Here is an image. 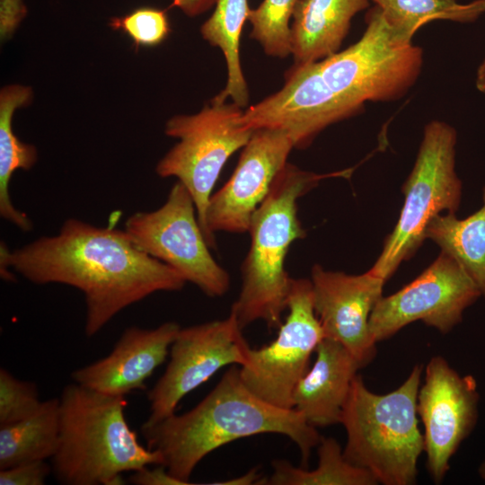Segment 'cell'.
<instances>
[{
    "instance_id": "obj_1",
    "label": "cell",
    "mask_w": 485,
    "mask_h": 485,
    "mask_svg": "<svg viewBox=\"0 0 485 485\" xmlns=\"http://www.w3.org/2000/svg\"><path fill=\"white\" fill-rule=\"evenodd\" d=\"M366 21L361 38L346 49L290 67L279 91L243 110L242 124L282 130L302 149L327 127L358 114L366 101L402 98L420 75L423 50L399 43L378 6Z\"/></svg>"
},
{
    "instance_id": "obj_2",
    "label": "cell",
    "mask_w": 485,
    "mask_h": 485,
    "mask_svg": "<svg viewBox=\"0 0 485 485\" xmlns=\"http://www.w3.org/2000/svg\"><path fill=\"white\" fill-rule=\"evenodd\" d=\"M1 278L13 269L38 284H63L84 295L87 337L116 314L150 295L181 290L187 283L172 267L140 250L125 230L66 219L58 233L11 251L1 242Z\"/></svg>"
},
{
    "instance_id": "obj_3",
    "label": "cell",
    "mask_w": 485,
    "mask_h": 485,
    "mask_svg": "<svg viewBox=\"0 0 485 485\" xmlns=\"http://www.w3.org/2000/svg\"><path fill=\"white\" fill-rule=\"evenodd\" d=\"M147 447L162 456V465L186 484L201 460L214 450L240 438L274 433L290 438L304 465L321 436L302 413L261 400L249 391L233 366L215 388L189 411L140 428Z\"/></svg>"
},
{
    "instance_id": "obj_4",
    "label": "cell",
    "mask_w": 485,
    "mask_h": 485,
    "mask_svg": "<svg viewBox=\"0 0 485 485\" xmlns=\"http://www.w3.org/2000/svg\"><path fill=\"white\" fill-rule=\"evenodd\" d=\"M124 396L76 383L59 398V442L52 474L66 485H121L122 473L162 464L156 450L143 446L126 419Z\"/></svg>"
},
{
    "instance_id": "obj_5",
    "label": "cell",
    "mask_w": 485,
    "mask_h": 485,
    "mask_svg": "<svg viewBox=\"0 0 485 485\" xmlns=\"http://www.w3.org/2000/svg\"><path fill=\"white\" fill-rule=\"evenodd\" d=\"M348 173L350 170L318 174L288 163L279 172L248 230L251 245L241 268V290L231 308L242 329L260 320L270 330L280 327L292 278L285 269L286 258L292 243L306 235L297 200L322 180Z\"/></svg>"
},
{
    "instance_id": "obj_6",
    "label": "cell",
    "mask_w": 485,
    "mask_h": 485,
    "mask_svg": "<svg viewBox=\"0 0 485 485\" xmlns=\"http://www.w3.org/2000/svg\"><path fill=\"white\" fill-rule=\"evenodd\" d=\"M422 372V366H414L397 389L384 394L371 392L358 374L353 380L340 417L347 433L343 454L378 483L417 481L418 461L424 452L417 410Z\"/></svg>"
},
{
    "instance_id": "obj_7",
    "label": "cell",
    "mask_w": 485,
    "mask_h": 485,
    "mask_svg": "<svg viewBox=\"0 0 485 485\" xmlns=\"http://www.w3.org/2000/svg\"><path fill=\"white\" fill-rule=\"evenodd\" d=\"M456 142V130L446 122L432 120L425 126L413 168L401 187L400 216L369 269L384 280L416 253L436 216L455 214L460 207L463 185L455 172Z\"/></svg>"
},
{
    "instance_id": "obj_8",
    "label": "cell",
    "mask_w": 485,
    "mask_h": 485,
    "mask_svg": "<svg viewBox=\"0 0 485 485\" xmlns=\"http://www.w3.org/2000/svg\"><path fill=\"white\" fill-rule=\"evenodd\" d=\"M242 114L236 103L215 96L199 112L175 115L165 124V135L178 142L158 162L155 172L177 178L189 190L209 247L206 215L213 188L227 160L243 148L254 131L242 124Z\"/></svg>"
},
{
    "instance_id": "obj_9",
    "label": "cell",
    "mask_w": 485,
    "mask_h": 485,
    "mask_svg": "<svg viewBox=\"0 0 485 485\" xmlns=\"http://www.w3.org/2000/svg\"><path fill=\"white\" fill-rule=\"evenodd\" d=\"M124 230L143 251L175 269L186 282L216 297L230 287V276L213 258L199 225L194 200L180 181L157 209L136 212Z\"/></svg>"
},
{
    "instance_id": "obj_10",
    "label": "cell",
    "mask_w": 485,
    "mask_h": 485,
    "mask_svg": "<svg viewBox=\"0 0 485 485\" xmlns=\"http://www.w3.org/2000/svg\"><path fill=\"white\" fill-rule=\"evenodd\" d=\"M287 309L288 314L277 338L260 348H251L240 376L257 397L279 408L293 409L294 390L325 337L314 312L311 279L291 278Z\"/></svg>"
},
{
    "instance_id": "obj_11",
    "label": "cell",
    "mask_w": 485,
    "mask_h": 485,
    "mask_svg": "<svg viewBox=\"0 0 485 485\" xmlns=\"http://www.w3.org/2000/svg\"><path fill=\"white\" fill-rule=\"evenodd\" d=\"M480 296L460 264L441 251L410 283L378 300L369 319L371 335L377 343L417 321L445 334L462 322L463 312Z\"/></svg>"
},
{
    "instance_id": "obj_12",
    "label": "cell",
    "mask_w": 485,
    "mask_h": 485,
    "mask_svg": "<svg viewBox=\"0 0 485 485\" xmlns=\"http://www.w3.org/2000/svg\"><path fill=\"white\" fill-rule=\"evenodd\" d=\"M234 313L224 320L180 329L170 348L163 375L148 392L150 415L156 423L175 413L181 400L221 368L245 365L251 347Z\"/></svg>"
},
{
    "instance_id": "obj_13",
    "label": "cell",
    "mask_w": 485,
    "mask_h": 485,
    "mask_svg": "<svg viewBox=\"0 0 485 485\" xmlns=\"http://www.w3.org/2000/svg\"><path fill=\"white\" fill-rule=\"evenodd\" d=\"M479 399L474 377L461 375L441 356L429 359L417 410L424 427L427 469L435 483L444 481L451 458L473 430Z\"/></svg>"
},
{
    "instance_id": "obj_14",
    "label": "cell",
    "mask_w": 485,
    "mask_h": 485,
    "mask_svg": "<svg viewBox=\"0 0 485 485\" xmlns=\"http://www.w3.org/2000/svg\"><path fill=\"white\" fill-rule=\"evenodd\" d=\"M295 148L284 131L260 128L243 146L237 165L225 184L210 198L206 225L211 247L216 232H248L251 217L265 199Z\"/></svg>"
},
{
    "instance_id": "obj_15",
    "label": "cell",
    "mask_w": 485,
    "mask_h": 485,
    "mask_svg": "<svg viewBox=\"0 0 485 485\" xmlns=\"http://www.w3.org/2000/svg\"><path fill=\"white\" fill-rule=\"evenodd\" d=\"M311 282L313 308L324 338L341 343L366 366L376 354L369 319L386 281L370 270L348 275L314 264Z\"/></svg>"
},
{
    "instance_id": "obj_16",
    "label": "cell",
    "mask_w": 485,
    "mask_h": 485,
    "mask_svg": "<svg viewBox=\"0 0 485 485\" xmlns=\"http://www.w3.org/2000/svg\"><path fill=\"white\" fill-rule=\"evenodd\" d=\"M181 327L166 322L154 329H126L109 355L71 374L80 385L113 396L146 388V381L166 359Z\"/></svg>"
},
{
    "instance_id": "obj_17",
    "label": "cell",
    "mask_w": 485,
    "mask_h": 485,
    "mask_svg": "<svg viewBox=\"0 0 485 485\" xmlns=\"http://www.w3.org/2000/svg\"><path fill=\"white\" fill-rule=\"evenodd\" d=\"M313 366L297 383L293 409L317 427L340 423L343 407L357 371L363 368L341 343L324 338L317 346Z\"/></svg>"
},
{
    "instance_id": "obj_18",
    "label": "cell",
    "mask_w": 485,
    "mask_h": 485,
    "mask_svg": "<svg viewBox=\"0 0 485 485\" xmlns=\"http://www.w3.org/2000/svg\"><path fill=\"white\" fill-rule=\"evenodd\" d=\"M369 0H298L291 26L294 65H304L339 51L359 12Z\"/></svg>"
},
{
    "instance_id": "obj_19",
    "label": "cell",
    "mask_w": 485,
    "mask_h": 485,
    "mask_svg": "<svg viewBox=\"0 0 485 485\" xmlns=\"http://www.w3.org/2000/svg\"><path fill=\"white\" fill-rule=\"evenodd\" d=\"M32 100L33 90L28 85L12 84L0 91V216L24 232L31 231L33 225L13 204L9 186L15 171H28L36 163L38 152L33 145L15 136L12 122L14 111L30 105Z\"/></svg>"
},
{
    "instance_id": "obj_20",
    "label": "cell",
    "mask_w": 485,
    "mask_h": 485,
    "mask_svg": "<svg viewBox=\"0 0 485 485\" xmlns=\"http://www.w3.org/2000/svg\"><path fill=\"white\" fill-rule=\"evenodd\" d=\"M425 237L454 258L485 297V186L477 211L463 219L454 213L437 215L427 226Z\"/></svg>"
},
{
    "instance_id": "obj_21",
    "label": "cell",
    "mask_w": 485,
    "mask_h": 485,
    "mask_svg": "<svg viewBox=\"0 0 485 485\" xmlns=\"http://www.w3.org/2000/svg\"><path fill=\"white\" fill-rule=\"evenodd\" d=\"M59 399L43 401L32 416L0 426V470L47 460L59 442Z\"/></svg>"
},
{
    "instance_id": "obj_22",
    "label": "cell",
    "mask_w": 485,
    "mask_h": 485,
    "mask_svg": "<svg viewBox=\"0 0 485 485\" xmlns=\"http://www.w3.org/2000/svg\"><path fill=\"white\" fill-rule=\"evenodd\" d=\"M211 16L202 24L200 33L211 46L219 48L225 58L227 81L216 97L228 98L242 108L249 102L248 86L240 60V39L250 10L247 0H216Z\"/></svg>"
},
{
    "instance_id": "obj_23",
    "label": "cell",
    "mask_w": 485,
    "mask_h": 485,
    "mask_svg": "<svg viewBox=\"0 0 485 485\" xmlns=\"http://www.w3.org/2000/svg\"><path fill=\"white\" fill-rule=\"evenodd\" d=\"M318 464L314 470L292 465L286 460L273 463V473L261 484L270 485H375L374 475L348 462L340 443L322 436L317 445Z\"/></svg>"
},
{
    "instance_id": "obj_24",
    "label": "cell",
    "mask_w": 485,
    "mask_h": 485,
    "mask_svg": "<svg viewBox=\"0 0 485 485\" xmlns=\"http://www.w3.org/2000/svg\"><path fill=\"white\" fill-rule=\"evenodd\" d=\"M378 6L396 40L411 43L415 32L434 20L472 22L485 13V0L467 4L456 0H369Z\"/></svg>"
},
{
    "instance_id": "obj_25",
    "label": "cell",
    "mask_w": 485,
    "mask_h": 485,
    "mask_svg": "<svg viewBox=\"0 0 485 485\" xmlns=\"http://www.w3.org/2000/svg\"><path fill=\"white\" fill-rule=\"evenodd\" d=\"M298 0H263L248 12L252 29L251 37L258 41L265 54L284 58L291 54L289 20Z\"/></svg>"
},
{
    "instance_id": "obj_26",
    "label": "cell",
    "mask_w": 485,
    "mask_h": 485,
    "mask_svg": "<svg viewBox=\"0 0 485 485\" xmlns=\"http://www.w3.org/2000/svg\"><path fill=\"white\" fill-rule=\"evenodd\" d=\"M109 26L128 35L136 48L160 45L171 33L166 10L154 7H139L123 16L111 17Z\"/></svg>"
},
{
    "instance_id": "obj_27",
    "label": "cell",
    "mask_w": 485,
    "mask_h": 485,
    "mask_svg": "<svg viewBox=\"0 0 485 485\" xmlns=\"http://www.w3.org/2000/svg\"><path fill=\"white\" fill-rule=\"evenodd\" d=\"M42 402L34 383L20 380L6 369H0V426L32 416Z\"/></svg>"
},
{
    "instance_id": "obj_28",
    "label": "cell",
    "mask_w": 485,
    "mask_h": 485,
    "mask_svg": "<svg viewBox=\"0 0 485 485\" xmlns=\"http://www.w3.org/2000/svg\"><path fill=\"white\" fill-rule=\"evenodd\" d=\"M52 473L51 463L46 460L22 463L0 470L1 485H43Z\"/></svg>"
},
{
    "instance_id": "obj_29",
    "label": "cell",
    "mask_w": 485,
    "mask_h": 485,
    "mask_svg": "<svg viewBox=\"0 0 485 485\" xmlns=\"http://www.w3.org/2000/svg\"><path fill=\"white\" fill-rule=\"evenodd\" d=\"M27 14L23 0H0V38L9 40Z\"/></svg>"
},
{
    "instance_id": "obj_30",
    "label": "cell",
    "mask_w": 485,
    "mask_h": 485,
    "mask_svg": "<svg viewBox=\"0 0 485 485\" xmlns=\"http://www.w3.org/2000/svg\"><path fill=\"white\" fill-rule=\"evenodd\" d=\"M129 481L137 485H185L183 481L172 476L162 464H158L153 469L145 466L134 471L129 476Z\"/></svg>"
},
{
    "instance_id": "obj_31",
    "label": "cell",
    "mask_w": 485,
    "mask_h": 485,
    "mask_svg": "<svg viewBox=\"0 0 485 485\" xmlns=\"http://www.w3.org/2000/svg\"><path fill=\"white\" fill-rule=\"evenodd\" d=\"M216 0H172V6L181 9L186 15L195 17L208 11Z\"/></svg>"
},
{
    "instance_id": "obj_32",
    "label": "cell",
    "mask_w": 485,
    "mask_h": 485,
    "mask_svg": "<svg viewBox=\"0 0 485 485\" xmlns=\"http://www.w3.org/2000/svg\"><path fill=\"white\" fill-rule=\"evenodd\" d=\"M475 84L480 92L485 93V58L477 69Z\"/></svg>"
},
{
    "instance_id": "obj_33",
    "label": "cell",
    "mask_w": 485,
    "mask_h": 485,
    "mask_svg": "<svg viewBox=\"0 0 485 485\" xmlns=\"http://www.w3.org/2000/svg\"><path fill=\"white\" fill-rule=\"evenodd\" d=\"M479 474L485 481V461L479 467Z\"/></svg>"
}]
</instances>
